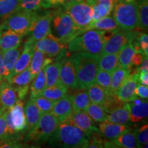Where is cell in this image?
Returning <instances> with one entry per match:
<instances>
[{
    "label": "cell",
    "mask_w": 148,
    "mask_h": 148,
    "mask_svg": "<svg viewBox=\"0 0 148 148\" xmlns=\"http://www.w3.org/2000/svg\"><path fill=\"white\" fill-rule=\"evenodd\" d=\"M15 90L9 84L7 79L0 82V106L3 110H8L15 103L17 99Z\"/></svg>",
    "instance_id": "cell-20"
},
{
    "label": "cell",
    "mask_w": 148,
    "mask_h": 148,
    "mask_svg": "<svg viewBox=\"0 0 148 148\" xmlns=\"http://www.w3.org/2000/svg\"><path fill=\"white\" fill-rule=\"evenodd\" d=\"M73 111L71 95H66L64 97L56 101L51 112L58 118L59 121L62 122L69 119Z\"/></svg>",
    "instance_id": "cell-18"
},
{
    "label": "cell",
    "mask_w": 148,
    "mask_h": 148,
    "mask_svg": "<svg viewBox=\"0 0 148 148\" xmlns=\"http://www.w3.org/2000/svg\"><path fill=\"white\" fill-rule=\"evenodd\" d=\"M63 4V0H41V6L45 9L56 8Z\"/></svg>",
    "instance_id": "cell-47"
},
{
    "label": "cell",
    "mask_w": 148,
    "mask_h": 148,
    "mask_svg": "<svg viewBox=\"0 0 148 148\" xmlns=\"http://www.w3.org/2000/svg\"><path fill=\"white\" fill-rule=\"evenodd\" d=\"M54 10L51 23V33L58 38L64 45L82 34V32L76 26L69 14L63 8Z\"/></svg>",
    "instance_id": "cell-4"
},
{
    "label": "cell",
    "mask_w": 148,
    "mask_h": 148,
    "mask_svg": "<svg viewBox=\"0 0 148 148\" xmlns=\"http://www.w3.org/2000/svg\"><path fill=\"white\" fill-rule=\"evenodd\" d=\"M134 93L136 96L140 98L145 99H147L148 97V87L147 86H145V85H142L138 84L135 88Z\"/></svg>",
    "instance_id": "cell-49"
},
{
    "label": "cell",
    "mask_w": 148,
    "mask_h": 148,
    "mask_svg": "<svg viewBox=\"0 0 148 148\" xmlns=\"http://www.w3.org/2000/svg\"><path fill=\"white\" fill-rule=\"evenodd\" d=\"M21 0H0V18H5L18 10Z\"/></svg>",
    "instance_id": "cell-40"
},
{
    "label": "cell",
    "mask_w": 148,
    "mask_h": 148,
    "mask_svg": "<svg viewBox=\"0 0 148 148\" xmlns=\"http://www.w3.org/2000/svg\"><path fill=\"white\" fill-rule=\"evenodd\" d=\"M41 6V0H21L18 10L36 12Z\"/></svg>",
    "instance_id": "cell-44"
},
{
    "label": "cell",
    "mask_w": 148,
    "mask_h": 148,
    "mask_svg": "<svg viewBox=\"0 0 148 148\" xmlns=\"http://www.w3.org/2000/svg\"><path fill=\"white\" fill-rule=\"evenodd\" d=\"M44 58H45V55L41 51L37 49H34V53H33L32 59H31L30 63L29 65L32 79L41 69Z\"/></svg>",
    "instance_id": "cell-38"
},
{
    "label": "cell",
    "mask_w": 148,
    "mask_h": 148,
    "mask_svg": "<svg viewBox=\"0 0 148 148\" xmlns=\"http://www.w3.org/2000/svg\"><path fill=\"white\" fill-rule=\"evenodd\" d=\"M139 73V67H136L132 73L130 72L129 76L118 90L116 95L123 102H130L136 97L134 90L137 85L140 84L138 81Z\"/></svg>",
    "instance_id": "cell-14"
},
{
    "label": "cell",
    "mask_w": 148,
    "mask_h": 148,
    "mask_svg": "<svg viewBox=\"0 0 148 148\" xmlns=\"http://www.w3.org/2000/svg\"><path fill=\"white\" fill-rule=\"evenodd\" d=\"M137 130H134L131 132L123 133L117 136V137L112 140V142L115 144L117 147L123 148H134L136 147V134Z\"/></svg>",
    "instance_id": "cell-34"
},
{
    "label": "cell",
    "mask_w": 148,
    "mask_h": 148,
    "mask_svg": "<svg viewBox=\"0 0 148 148\" xmlns=\"http://www.w3.org/2000/svg\"><path fill=\"white\" fill-rule=\"evenodd\" d=\"M69 120L71 123L88 134L100 133L99 130L94 123L93 120L84 111L73 110Z\"/></svg>",
    "instance_id": "cell-16"
},
{
    "label": "cell",
    "mask_w": 148,
    "mask_h": 148,
    "mask_svg": "<svg viewBox=\"0 0 148 148\" xmlns=\"http://www.w3.org/2000/svg\"><path fill=\"white\" fill-rule=\"evenodd\" d=\"M99 130L103 136L112 140L123 133L129 132L132 129L127 124H119L105 120L100 122Z\"/></svg>",
    "instance_id": "cell-17"
},
{
    "label": "cell",
    "mask_w": 148,
    "mask_h": 148,
    "mask_svg": "<svg viewBox=\"0 0 148 148\" xmlns=\"http://www.w3.org/2000/svg\"><path fill=\"white\" fill-rule=\"evenodd\" d=\"M125 1H134V0H125Z\"/></svg>",
    "instance_id": "cell-57"
},
{
    "label": "cell",
    "mask_w": 148,
    "mask_h": 148,
    "mask_svg": "<svg viewBox=\"0 0 148 148\" xmlns=\"http://www.w3.org/2000/svg\"><path fill=\"white\" fill-rule=\"evenodd\" d=\"M63 1H64V3H65L69 2V1H73V0H63Z\"/></svg>",
    "instance_id": "cell-56"
},
{
    "label": "cell",
    "mask_w": 148,
    "mask_h": 148,
    "mask_svg": "<svg viewBox=\"0 0 148 148\" xmlns=\"http://www.w3.org/2000/svg\"><path fill=\"white\" fill-rule=\"evenodd\" d=\"M130 103V121L138 123L147 118L148 114L147 100H143L138 105Z\"/></svg>",
    "instance_id": "cell-31"
},
{
    "label": "cell",
    "mask_w": 148,
    "mask_h": 148,
    "mask_svg": "<svg viewBox=\"0 0 148 148\" xmlns=\"http://www.w3.org/2000/svg\"><path fill=\"white\" fill-rule=\"evenodd\" d=\"M9 78V73L8 71L5 69L3 63L2 53L0 50V82L3 79H8Z\"/></svg>",
    "instance_id": "cell-51"
},
{
    "label": "cell",
    "mask_w": 148,
    "mask_h": 148,
    "mask_svg": "<svg viewBox=\"0 0 148 148\" xmlns=\"http://www.w3.org/2000/svg\"><path fill=\"white\" fill-rule=\"evenodd\" d=\"M60 81L63 86L69 89H78L76 71L71 57H64L62 60L60 73Z\"/></svg>",
    "instance_id": "cell-12"
},
{
    "label": "cell",
    "mask_w": 148,
    "mask_h": 148,
    "mask_svg": "<svg viewBox=\"0 0 148 148\" xmlns=\"http://www.w3.org/2000/svg\"><path fill=\"white\" fill-rule=\"evenodd\" d=\"M5 114L6 110L3 111V112L0 116V140L6 138L7 127L6 121H5Z\"/></svg>",
    "instance_id": "cell-48"
},
{
    "label": "cell",
    "mask_w": 148,
    "mask_h": 148,
    "mask_svg": "<svg viewBox=\"0 0 148 148\" xmlns=\"http://www.w3.org/2000/svg\"><path fill=\"white\" fill-rule=\"evenodd\" d=\"M34 49H39L49 58H62L66 54V45L61 42L58 38L50 33L37 40L34 43Z\"/></svg>",
    "instance_id": "cell-11"
},
{
    "label": "cell",
    "mask_w": 148,
    "mask_h": 148,
    "mask_svg": "<svg viewBox=\"0 0 148 148\" xmlns=\"http://www.w3.org/2000/svg\"><path fill=\"white\" fill-rule=\"evenodd\" d=\"M76 71L77 80L79 88L86 89L95 83L96 75L99 70V56L84 52H75L71 56Z\"/></svg>",
    "instance_id": "cell-3"
},
{
    "label": "cell",
    "mask_w": 148,
    "mask_h": 148,
    "mask_svg": "<svg viewBox=\"0 0 148 148\" xmlns=\"http://www.w3.org/2000/svg\"><path fill=\"white\" fill-rule=\"evenodd\" d=\"M4 110H3L2 107H1V106H0V116H1V114L3 113V111H4Z\"/></svg>",
    "instance_id": "cell-55"
},
{
    "label": "cell",
    "mask_w": 148,
    "mask_h": 148,
    "mask_svg": "<svg viewBox=\"0 0 148 148\" xmlns=\"http://www.w3.org/2000/svg\"><path fill=\"white\" fill-rule=\"evenodd\" d=\"M138 32V31L123 29H119L117 32H114L105 42L101 55L119 52L123 46L133 41Z\"/></svg>",
    "instance_id": "cell-10"
},
{
    "label": "cell",
    "mask_w": 148,
    "mask_h": 148,
    "mask_svg": "<svg viewBox=\"0 0 148 148\" xmlns=\"http://www.w3.org/2000/svg\"><path fill=\"white\" fill-rule=\"evenodd\" d=\"M138 5V29L147 31L148 27V3L147 1H140Z\"/></svg>",
    "instance_id": "cell-39"
},
{
    "label": "cell",
    "mask_w": 148,
    "mask_h": 148,
    "mask_svg": "<svg viewBox=\"0 0 148 148\" xmlns=\"http://www.w3.org/2000/svg\"><path fill=\"white\" fill-rule=\"evenodd\" d=\"M91 29L110 32H116L119 31V29H121L116 23L115 20L114 19V18L109 16L90 22L89 25L86 27V30Z\"/></svg>",
    "instance_id": "cell-26"
},
{
    "label": "cell",
    "mask_w": 148,
    "mask_h": 148,
    "mask_svg": "<svg viewBox=\"0 0 148 148\" xmlns=\"http://www.w3.org/2000/svg\"><path fill=\"white\" fill-rule=\"evenodd\" d=\"M136 147H143L148 142V125L145 124L137 130L136 134Z\"/></svg>",
    "instance_id": "cell-45"
},
{
    "label": "cell",
    "mask_w": 148,
    "mask_h": 148,
    "mask_svg": "<svg viewBox=\"0 0 148 148\" xmlns=\"http://www.w3.org/2000/svg\"><path fill=\"white\" fill-rule=\"evenodd\" d=\"M24 110H25V119H26L27 130L28 132L32 130L38 123L41 112H40L39 109L34 101L30 99H28L25 103Z\"/></svg>",
    "instance_id": "cell-24"
},
{
    "label": "cell",
    "mask_w": 148,
    "mask_h": 148,
    "mask_svg": "<svg viewBox=\"0 0 148 148\" xmlns=\"http://www.w3.org/2000/svg\"><path fill=\"white\" fill-rule=\"evenodd\" d=\"M140 1H147V0H140Z\"/></svg>",
    "instance_id": "cell-58"
},
{
    "label": "cell",
    "mask_w": 148,
    "mask_h": 148,
    "mask_svg": "<svg viewBox=\"0 0 148 148\" xmlns=\"http://www.w3.org/2000/svg\"><path fill=\"white\" fill-rule=\"evenodd\" d=\"M67 89L68 88L62 84L54 85L49 87H45L41 96L51 100L57 101L67 94Z\"/></svg>",
    "instance_id": "cell-36"
},
{
    "label": "cell",
    "mask_w": 148,
    "mask_h": 148,
    "mask_svg": "<svg viewBox=\"0 0 148 148\" xmlns=\"http://www.w3.org/2000/svg\"><path fill=\"white\" fill-rule=\"evenodd\" d=\"M62 60H55L54 62H51V64L46 66L44 69L45 76L46 87L54 86V85L62 84H61L60 78H59V73Z\"/></svg>",
    "instance_id": "cell-25"
},
{
    "label": "cell",
    "mask_w": 148,
    "mask_h": 148,
    "mask_svg": "<svg viewBox=\"0 0 148 148\" xmlns=\"http://www.w3.org/2000/svg\"><path fill=\"white\" fill-rule=\"evenodd\" d=\"M113 18L123 30H133L138 28V5L134 1L118 0L113 8Z\"/></svg>",
    "instance_id": "cell-6"
},
{
    "label": "cell",
    "mask_w": 148,
    "mask_h": 148,
    "mask_svg": "<svg viewBox=\"0 0 148 148\" xmlns=\"http://www.w3.org/2000/svg\"><path fill=\"white\" fill-rule=\"evenodd\" d=\"M45 67H42L39 72L35 76L32 84L30 85V93H29V99L39 97L43 90L46 87L45 76L44 72Z\"/></svg>",
    "instance_id": "cell-32"
},
{
    "label": "cell",
    "mask_w": 148,
    "mask_h": 148,
    "mask_svg": "<svg viewBox=\"0 0 148 148\" xmlns=\"http://www.w3.org/2000/svg\"><path fill=\"white\" fill-rule=\"evenodd\" d=\"M135 52V47L133 41L128 42L121 48L118 56L119 66L125 69L132 70L131 58Z\"/></svg>",
    "instance_id": "cell-30"
},
{
    "label": "cell",
    "mask_w": 148,
    "mask_h": 148,
    "mask_svg": "<svg viewBox=\"0 0 148 148\" xmlns=\"http://www.w3.org/2000/svg\"><path fill=\"white\" fill-rule=\"evenodd\" d=\"M9 111L14 130L18 134L22 136L27 130L26 119L23 100L19 99H16L15 103L9 108Z\"/></svg>",
    "instance_id": "cell-15"
},
{
    "label": "cell",
    "mask_w": 148,
    "mask_h": 148,
    "mask_svg": "<svg viewBox=\"0 0 148 148\" xmlns=\"http://www.w3.org/2000/svg\"><path fill=\"white\" fill-rule=\"evenodd\" d=\"M38 12L17 10L5 18L3 28L10 29L22 36H27Z\"/></svg>",
    "instance_id": "cell-8"
},
{
    "label": "cell",
    "mask_w": 148,
    "mask_h": 148,
    "mask_svg": "<svg viewBox=\"0 0 148 148\" xmlns=\"http://www.w3.org/2000/svg\"><path fill=\"white\" fill-rule=\"evenodd\" d=\"M138 81L140 84L148 86V71H140L139 77H138Z\"/></svg>",
    "instance_id": "cell-52"
},
{
    "label": "cell",
    "mask_w": 148,
    "mask_h": 148,
    "mask_svg": "<svg viewBox=\"0 0 148 148\" xmlns=\"http://www.w3.org/2000/svg\"><path fill=\"white\" fill-rule=\"evenodd\" d=\"M60 121L52 112L42 113L37 125L28 131L24 141L34 143L47 142L56 130Z\"/></svg>",
    "instance_id": "cell-5"
},
{
    "label": "cell",
    "mask_w": 148,
    "mask_h": 148,
    "mask_svg": "<svg viewBox=\"0 0 148 148\" xmlns=\"http://www.w3.org/2000/svg\"><path fill=\"white\" fill-rule=\"evenodd\" d=\"M144 54L142 51H135L131 58V64L132 66H139L143 60Z\"/></svg>",
    "instance_id": "cell-50"
},
{
    "label": "cell",
    "mask_w": 148,
    "mask_h": 148,
    "mask_svg": "<svg viewBox=\"0 0 148 148\" xmlns=\"http://www.w3.org/2000/svg\"><path fill=\"white\" fill-rule=\"evenodd\" d=\"M90 135L75 126L69 120L60 122L56 130L47 140L53 147H88Z\"/></svg>",
    "instance_id": "cell-1"
},
{
    "label": "cell",
    "mask_w": 148,
    "mask_h": 148,
    "mask_svg": "<svg viewBox=\"0 0 148 148\" xmlns=\"http://www.w3.org/2000/svg\"><path fill=\"white\" fill-rule=\"evenodd\" d=\"M114 32L88 29L75 36L66 44L69 52H84L100 56L105 42Z\"/></svg>",
    "instance_id": "cell-2"
},
{
    "label": "cell",
    "mask_w": 148,
    "mask_h": 148,
    "mask_svg": "<svg viewBox=\"0 0 148 148\" xmlns=\"http://www.w3.org/2000/svg\"><path fill=\"white\" fill-rule=\"evenodd\" d=\"M85 112L88 116L93 120V121L100 123L106 120L108 114L105 112L104 109L101 105L96 103H90L87 108L85 110Z\"/></svg>",
    "instance_id": "cell-37"
},
{
    "label": "cell",
    "mask_w": 148,
    "mask_h": 148,
    "mask_svg": "<svg viewBox=\"0 0 148 148\" xmlns=\"http://www.w3.org/2000/svg\"><path fill=\"white\" fill-rule=\"evenodd\" d=\"M117 1L118 0H95L92 4L93 14L91 21L110 15Z\"/></svg>",
    "instance_id": "cell-22"
},
{
    "label": "cell",
    "mask_w": 148,
    "mask_h": 148,
    "mask_svg": "<svg viewBox=\"0 0 148 148\" xmlns=\"http://www.w3.org/2000/svg\"><path fill=\"white\" fill-rule=\"evenodd\" d=\"M86 89L90 102L102 106L104 101L106 100L108 92H106L96 82L90 85Z\"/></svg>",
    "instance_id": "cell-35"
},
{
    "label": "cell",
    "mask_w": 148,
    "mask_h": 148,
    "mask_svg": "<svg viewBox=\"0 0 148 148\" xmlns=\"http://www.w3.org/2000/svg\"><path fill=\"white\" fill-rule=\"evenodd\" d=\"M21 140L15 138H5L0 140V147L18 148L23 147V145L20 142Z\"/></svg>",
    "instance_id": "cell-46"
},
{
    "label": "cell",
    "mask_w": 148,
    "mask_h": 148,
    "mask_svg": "<svg viewBox=\"0 0 148 148\" xmlns=\"http://www.w3.org/2000/svg\"><path fill=\"white\" fill-rule=\"evenodd\" d=\"M23 36L10 29L3 28L0 36V50L1 53L21 45Z\"/></svg>",
    "instance_id": "cell-21"
},
{
    "label": "cell",
    "mask_w": 148,
    "mask_h": 148,
    "mask_svg": "<svg viewBox=\"0 0 148 148\" xmlns=\"http://www.w3.org/2000/svg\"><path fill=\"white\" fill-rule=\"evenodd\" d=\"M132 70L118 66L111 74V82L110 92L116 94L119 88L129 76Z\"/></svg>",
    "instance_id": "cell-28"
},
{
    "label": "cell",
    "mask_w": 148,
    "mask_h": 148,
    "mask_svg": "<svg viewBox=\"0 0 148 148\" xmlns=\"http://www.w3.org/2000/svg\"><path fill=\"white\" fill-rule=\"evenodd\" d=\"M118 56H119V52L99 56V61H98L99 69L112 73L119 66Z\"/></svg>",
    "instance_id": "cell-33"
},
{
    "label": "cell",
    "mask_w": 148,
    "mask_h": 148,
    "mask_svg": "<svg viewBox=\"0 0 148 148\" xmlns=\"http://www.w3.org/2000/svg\"><path fill=\"white\" fill-rule=\"evenodd\" d=\"M3 24H1V23H0V36H1V32H2V31H3Z\"/></svg>",
    "instance_id": "cell-54"
},
{
    "label": "cell",
    "mask_w": 148,
    "mask_h": 148,
    "mask_svg": "<svg viewBox=\"0 0 148 148\" xmlns=\"http://www.w3.org/2000/svg\"><path fill=\"white\" fill-rule=\"evenodd\" d=\"M30 99L34 101L35 104L36 105V106L39 109L41 114L51 112L56 101L47 99V98L42 97V96H39V97L33 98V99Z\"/></svg>",
    "instance_id": "cell-42"
},
{
    "label": "cell",
    "mask_w": 148,
    "mask_h": 148,
    "mask_svg": "<svg viewBox=\"0 0 148 148\" xmlns=\"http://www.w3.org/2000/svg\"><path fill=\"white\" fill-rule=\"evenodd\" d=\"M54 10H47L41 14H37L33 22L27 39L36 42L51 33V23Z\"/></svg>",
    "instance_id": "cell-9"
},
{
    "label": "cell",
    "mask_w": 148,
    "mask_h": 148,
    "mask_svg": "<svg viewBox=\"0 0 148 148\" xmlns=\"http://www.w3.org/2000/svg\"><path fill=\"white\" fill-rule=\"evenodd\" d=\"M95 0H73L64 3L63 9L69 14L76 26L82 32L92 21Z\"/></svg>",
    "instance_id": "cell-7"
},
{
    "label": "cell",
    "mask_w": 148,
    "mask_h": 148,
    "mask_svg": "<svg viewBox=\"0 0 148 148\" xmlns=\"http://www.w3.org/2000/svg\"><path fill=\"white\" fill-rule=\"evenodd\" d=\"M34 43L35 42L29 39H27L25 42L21 54L14 66L12 76L23 71L29 65L33 53H34Z\"/></svg>",
    "instance_id": "cell-19"
},
{
    "label": "cell",
    "mask_w": 148,
    "mask_h": 148,
    "mask_svg": "<svg viewBox=\"0 0 148 148\" xmlns=\"http://www.w3.org/2000/svg\"><path fill=\"white\" fill-rule=\"evenodd\" d=\"M22 49H23V47H21L20 45L17 47L8 49V50L5 51L4 52L2 53L3 63L5 69L8 72L9 78L12 77L14 66H15L18 57L21 54Z\"/></svg>",
    "instance_id": "cell-27"
},
{
    "label": "cell",
    "mask_w": 148,
    "mask_h": 148,
    "mask_svg": "<svg viewBox=\"0 0 148 148\" xmlns=\"http://www.w3.org/2000/svg\"><path fill=\"white\" fill-rule=\"evenodd\" d=\"M123 103V101L120 100L116 94H114L111 92H107L106 100L104 101L101 106L104 109L105 112L107 114H108L109 112L113 110L114 109L121 106Z\"/></svg>",
    "instance_id": "cell-41"
},
{
    "label": "cell",
    "mask_w": 148,
    "mask_h": 148,
    "mask_svg": "<svg viewBox=\"0 0 148 148\" xmlns=\"http://www.w3.org/2000/svg\"><path fill=\"white\" fill-rule=\"evenodd\" d=\"M7 80L15 90L18 99L23 100L28 93L29 84L32 80L29 66L23 71L13 75Z\"/></svg>",
    "instance_id": "cell-13"
},
{
    "label": "cell",
    "mask_w": 148,
    "mask_h": 148,
    "mask_svg": "<svg viewBox=\"0 0 148 148\" xmlns=\"http://www.w3.org/2000/svg\"><path fill=\"white\" fill-rule=\"evenodd\" d=\"M111 73L103 70H98L96 75L95 82L101 86L106 92H110Z\"/></svg>",
    "instance_id": "cell-43"
},
{
    "label": "cell",
    "mask_w": 148,
    "mask_h": 148,
    "mask_svg": "<svg viewBox=\"0 0 148 148\" xmlns=\"http://www.w3.org/2000/svg\"><path fill=\"white\" fill-rule=\"evenodd\" d=\"M140 71H148V58L147 56H144L143 60H142L141 63L140 64L139 67Z\"/></svg>",
    "instance_id": "cell-53"
},
{
    "label": "cell",
    "mask_w": 148,
    "mask_h": 148,
    "mask_svg": "<svg viewBox=\"0 0 148 148\" xmlns=\"http://www.w3.org/2000/svg\"><path fill=\"white\" fill-rule=\"evenodd\" d=\"M71 98L75 111H85L90 103L87 90L84 88L76 89L73 95H71Z\"/></svg>",
    "instance_id": "cell-29"
},
{
    "label": "cell",
    "mask_w": 148,
    "mask_h": 148,
    "mask_svg": "<svg viewBox=\"0 0 148 148\" xmlns=\"http://www.w3.org/2000/svg\"><path fill=\"white\" fill-rule=\"evenodd\" d=\"M106 120L119 124H128L130 122L129 102H123L121 106L109 112Z\"/></svg>",
    "instance_id": "cell-23"
}]
</instances>
